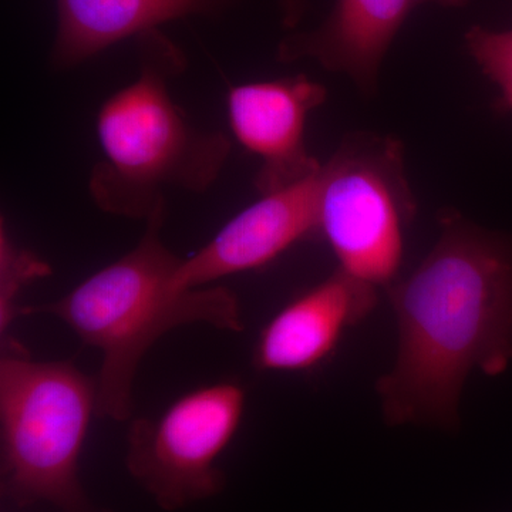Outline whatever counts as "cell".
<instances>
[{
	"mask_svg": "<svg viewBox=\"0 0 512 512\" xmlns=\"http://www.w3.org/2000/svg\"><path fill=\"white\" fill-rule=\"evenodd\" d=\"M464 40L481 72L500 89L497 110L512 113V29L497 32L473 26Z\"/></svg>",
	"mask_w": 512,
	"mask_h": 512,
	"instance_id": "obj_13",
	"label": "cell"
},
{
	"mask_svg": "<svg viewBox=\"0 0 512 512\" xmlns=\"http://www.w3.org/2000/svg\"><path fill=\"white\" fill-rule=\"evenodd\" d=\"M247 394L237 383L198 387L157 419H136L127 436L130 476L164 511L215 497L225 488L217 461L244 417Z\"/></svg>",
	"mask_w": 512,
	"mask_h": 512,
	"instance_id": "obj_6",
	"label": "cell"
},
{
	"mask_svg": "<svg viewBox=\"0 0 512 512\" xmlns=\"http://www.w3.org/2000/svg\"><path fill=\"white\" fill-rule=\"evenodd\" d=\"M319 171L284 190L262 194L238 212L207 245L181 261L175 285L204 288L227 276L254 271L271 264L296 242L319 234Z\"/></svg>",
	"mask_w": 512,
	"mask_h": 512,
	"instance_id": "obj_8",
	"label": "cell"
},
{
	"mask_svg": "<svg viewBox=\"0 0 512 512\" xmlns=\"http://www.w3.org/2000/svg\"><path fill=\"white\" fill-rule=\"evenodd\" d=\"M470 0H336L328 18L309 32L292 33L278 46L282 63L311 59L329 72L348 74L372 96L394 37L414 10L427 3L464 8Z\"/></svg>",
	"mask_w": 512,
	"mask_h": 512,
	"instance_id": "obj_9",
	"label": "cell"
},
{
	"mask_svg": "<svg viewBox=\"0 0 512 512\" xmlns=\"http://www.w3.org/2000/svg\"><path fill=\"white\" fill-rule=\"evenodd\" d=\"M319 234L340 271L375 288L399 279L406 231L416 215L404 148L396 138L353 133L322 165Z\"/></svg>",
	"mask_w": 512,
	"mask_h": 512,
	"instance_id": "obj_5",
	"label": "cell"
},
{
	"mask_svg": "<svg viewBox=\"0 0 512 512\" xmlns=\"http://www.w3.org/2000/svg\"><path fill=\"white\" fill-rule=\"evenodd\" d=\"M137 77L97 113L101 158L89 177L99 210L148 221L165 210L170 188L201 194L220 178L231 138L194 126L171 96L187 57L160 29L136 37Z\"/></svg>",
	"mask_w": 512,
	"mask_h": 512,
	"instance_id": "obj_3",
	"label": "cell"
},
{
	"mask_svg": "<svg viewBox=\"0 0 512 512\" xmlns=\"http://www.w3.org/2000/svg\"><path fill=\"white\" fill-rule=\"evenodd\" d=\"M328 90L306 74L237 84L228 90L229 127L239 144L259 158V194L284 190L318 173L322 164L306 146V123Z\"/></svg>",
	"mask_w": 512,
	"mask_h": 512,
	"instance_id": "obj_7",
	"label": "cell"
},
{
	"mask_svg": "<svg viewBox=\"0 0 512 512\" xmlns=\"http://www.w3.org/2000/svg\"><path fill=\"white\" fill-rule=\"evenodd\" d=\"M165 210L146 221L136 247L94 272L57 301L22 306L20 316L50 315L62 320L84 345L101 352L96 382L97 416L130 420L138 366L165 333L204 323L242 332L241 306L221 285L180 289L174 282L183 258L165 247Z\"/></svg>",
	"mask_w": 512,
	"mask_h": 512,
	"instance_id": "obj_2",
	"label": "cell"
},
{
	"mask_svg": "<svg viewBox=\"0 0 512 512\" xmlns=\"http://www.w3.org/2000/svg\"><path fill=\"white\" fill-rule=\"evenodd\" d=\"M282 13V25L286 29H295L306 12V0H279Z\"/></svg>",
	"mask_w": 512,
	"mask_h": 512,
	"instance_id": "obj_14",
	"label": "cell"
},
{
	"mask_svg": "<svg viewBox=\"0 0 512 512\" xmlns=\"http://www.w3.org/2000/svg\"><path fill=\"white\" fill-rule=\"evenodd\" d=\"M387 291L399 349L377 383L384 419L451 429L470 373L512 362V237L444 212L430 254Z\"/></svg>",
	"mask_w": 512,
	"mask_h": 512,
	"instance_id": "obj_1",
	"label": "cell"
},
{
	"mask_svg": "<svg viewBox=\"0 0 512 512\" xmlns=\"http://www.w3.org/2000/svg\"><path fill=\"white\" fill-rule=\"evenodd\" d=\"M52 275V266L29 249L20 248L10 237L2 218L0 227V340H12L10 328L20 316L18 303L23 288Z\"/></svg>",
	"mask_w": 512,
	"mask_h": 512,
	"instance_id": "obj_12",
	"label": "cell"
},
{
	"mask_svg": "<svg viewBox=\"0 0 512 512\" xmlns=\"http://www.w3.org/2000/svg\"><path fill=\"white\" fill-rule=\"evenodd\" d=\"M96 382L72 362H37L18 340L0 359V491L20 508L47 503L60 512H110L80 481Z\"/></svg>",
	"mask_w": 512,
	"mask_h": 512,
	"instance_id": "obj_4",
	"label": "cell"
},
{
	"mask_svg": "<svg viewBox=\"0 0 512 512\" xmlns=\"http://www.w3.org/2000/svg\"><path fill=\"white\" fill-rule=\"evenodd\" d=\"M377 288L336 269L284 306L262 329L254 349L261 372H303L338 346L343 332L373 311Z\"/></svg>",
	"mask_w": 512,
	"mask_h": 512,
	"instance_id": "obj_10",
	"label": "cell"
},
{
	"mask_svg": "<svg viewBox=\"0 0 512 512\" xmlns=\"http://www.w3.org/2000/svg\"><path fill=\"white\" fill-rule=\"evenodd\" d=\"M239 0H56L57 32L50 62L67 70L128 37L173 20L217 18Z\"/></svg>",
	"mask_w": 512,
	"mask_h": 512,
	"instance_id": "obj_11",
	"label": "cell"
}]
</instances>
